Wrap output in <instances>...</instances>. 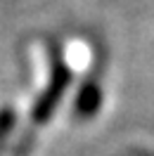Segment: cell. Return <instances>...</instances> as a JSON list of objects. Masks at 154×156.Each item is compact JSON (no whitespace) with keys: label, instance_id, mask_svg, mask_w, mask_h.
I'll return each instance as SVG.
<instances>
[{"label":"cell","instance_id":"cell-1","mask_svg":"<svg viewBox=\"0 0 154 156\" xmlns=\"http://www.w3.org/2000/svg\"><path fill=\"white\" fill-rule=\"evenodd\" d=\"M69 83H71V71H69V69L64 66V62L57 57L55 64H52L50 85H48V90L38 97L36 109H33V121H36V123H43V121H48V118L52 116V111H55V107L59 104L64 90L69 88Z\"/></svg>","mask_w":154,"mask_h":156},{"label":"cell","instance_id":"cell-2","mask_svg":"<svg viewBox=\"0 0 154 156\" xmlns=\"http://www.w3.org/2000/svg\"><path fill=\"white\" fill-rule=\"evenodd\" d=\"M102 104V92H100V85L95 80H88L83 83V88L78 90L76 97V116L78 118H90L97 114V109Z\"/></svg>","mask_w":154,"mask_h":156}]
</instances>
